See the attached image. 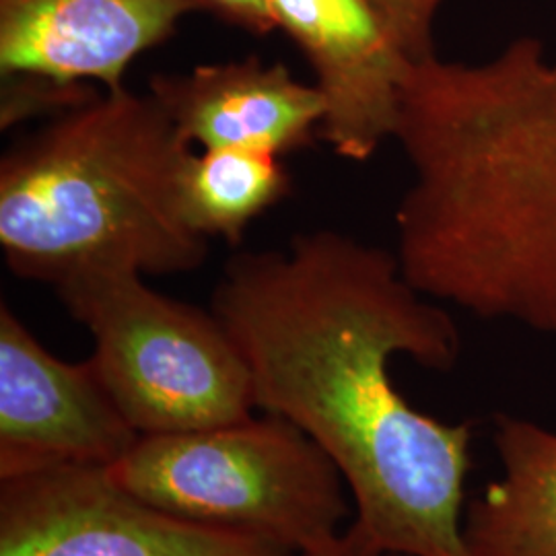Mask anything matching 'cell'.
Instances as JSON below:
<instances>
[{
  "mask_svg": "<svg viewBox=\"0 0 556 556\" xmlns=\"http://www.w3.org/2000/svg\"><path fill=\"white\" fill-rule=\"evenodd\" d=\"M309 556H353L349 555L344 548H340V551H337V553H328V555H309Z\"/></svg>",
  "mask_w": 556,
  "mask_h": 556,
  "instance_id": "obj_15",
  "label": "cell"
},
{
  "mask_svg": "<svg viewBox=\"0 0 556 556\" xmlns=\"http://www.w3.org/2000/svg\"><path fill=\"white\" fill-rule=\"evenodd\" d=\"M275 27L316 75L318 137L338 157L365 163L396 137L400 87L410 60L367 0H268Z\"/></svg>",
  "mask_w": 556,
  "mask_h": 556,
  "instance_id": "obj_7",
  "label": "cell"
},
{
  "mask_svg": "<svg viewBox=\"0 0 556 556\" xmlns=\"http://www.w3.org/2000/svg\"><path fill=\"white\" fill-rule=\"evenodd\" d=\"M197 11L202 0H0V73L119 89Z\"/></svg>",
  "mask_w": 556,
  "mask_h": 556,
  "instance_id": "obj_8",
  "label": "cell"
},
{
  "mask_svg": "<svg viewBox=\"0 0 556 556\" xmlns=\"http://www.w3.org/2000/svg\"><path fill=\"white\" fill-rule=\"evenodd\" d=\"M202 4L220 20L254 36H268L277 29L268 0H202Z\"/></svg>",
  "mask_w": 556,
  "mask_h": 556,
  "instance_id": "obj_14",
  "label": "cell"
},
{
  "mask_svg": "<svg viewBox=\"0 0 556 556\" xmlns=\"http://www.w3.org/2000/svg\"><path fill=\"white\" fill-rule=\"evenodd\" d=\"M139 438L91 358L52 355L0 305V478L112 468Z\"/></svg>",
  "mask_w": 556,
  "mask_h": 556,
  "instance_id": "obj_6",
  "label": "cell"
},
{
  "mask_svg": "<svg viewBox=\"0 0 556 556\" xmlns=\"http://www.w3.org/2000/svg\"><path fill=\"white\" fill-rule=\"evenodd\" d=\"M0 556H295L277 544L169 516L110 468L0 478Z\"/></svg>",
  "mask_w": 556,
  "mask_h": 556,
  "instance_id": "obj_5",
  "label": "cell"
},
{
  "mask_svg": "<svg viewBox=\"0 0 556 556\" xmlns=\"http://www.w3.org/2000/svg\"><path fill=\"white\" fill-rule=\"evenodd\" d=\"M149 93L202 149H254L285 155L318 137L324 105L318 89L258 56L202 64L188 73H157Z\"/></svg>",
  "mask_w": 556,
  "mask_h": 556,
  "instance_id": "obj_9",
  "label": "cell"
},
{
  "mask_svg": "<svg viewBox=\"0 0 556 556\" xmlns=\"http://www.w3.org/2000/svg\"><path fill=\"white\" fill-rule=\"evenodd\" d=\"M280 155L254 149H202L184 172V206L204 238L239 245L252 220L291 194Z\"/></svg>",
  "mask_w": 556,
  "mask_h": 556,
  "instance_id": "obj_11",
  "label": "cell"
},
{
  "mask_svg": "<svg viewBox=\"0 0 556 556\" xmlns=\"http://www.w3.org/2000/svg\"><path fill=\"white\" fill-rule=\"evenodd\" d=\"M501 478L464 516L475 556H556V433L528 418L497 415Z\"/></svg>",
  "mask_w": 556,
  "mask_h": 556,
  "instance_id": "obj_10",
  "label": "cell"
},
{
  "mask_svg": "<svg viewBox=\"0 0 556 556\" xmlns=\"http://www.w3.org/2000/svg\"><path fill=\"white\" fill-rule=\"evenodd\" d=\"M54 291L93 337L89 358L139 435L254 417L250 369L213 309L161 295L126 268L80 270Z\"/></svg>",
  "mask_w": 556,
  "mask_h": 556,
  "instance_id": "obj_4",
  "label": "cell"
},
{
  "mask_svg": "<svg viewBox=\"0 0 556 556\" xmlns=\"http://www.w3.org/2000/svg\"><path fill=\"white\" fill-rule=\"evenodd\" d=\"M213 314L245 361L256 408L298 425L353 498V556H475L464 540L472 425L400 394L390 361L452 371L454 318L402 275L396 252L319 229L225 264Z\"/></svg>",
  "mask_w": 556,
  "mask_h": 556,
  "instance_id": "obj_1",
  "label": "cell"
},
{
  "mask_svg": "<svg viewBox=\"0 0 556 556\" xmlns=\"http://www.w3.org/2000/svg\"><path fill=\"white\" fill-rule=\"evenodd\" d=\"M98 89L91 83H60L38 75H2L0 128L7 130L40 114L59 116L91 100Z\"/></svg>",
  "mask_w": 556,
  "mask_h": 556,
  "instance_id": "obj_12",
  "label": "cell"
},
{
  "mask_svg": "<svg viewBox=\"0 0 556 556\" xmlns=\"http://www.w3.org/2000/svg\"><path fill=\"white\" fill-rule=\"evenodd\" d=\"M445 0H367L410 62L435 56L433 23Z\"/></svg>",
  "mask_w": 556,
  "mask_h": 556,
  "instance_id": "obj_13",
  "label": "cell"
},
{
  "mask_svg": "<svg viewBox=\"0 0 556 556\" xmlns=\"http://www.w3.org/2000/svg\"><path fill=\"white\" fill-rule=\"evenodd\" d=\"M192 144L149 91L101 89L0 161V248L13 275L59 285L80 270L192 273L208 238L184 206Z\"/></svg>",
  "mask_w": 556,
  "mask_h": 556,
  "instance_id": "obj_2",
  "label": "cell"
},
{
  "mask_svg": "<svg viewBox=\"0 0 556 556\" xmlns=\"http://www.w3.org/2000/svg\"><path fill=\"white\" fill-rule=\"evenodd\" d=\"M110 472L169 516L295 556L340 551L353 511L332 457L298 425L268 413L204 431L140 435Z\"/></svg>",
  "mask_w": 556,
  "mask_h": 556,
  "instance_id": "obj_3",
  "label": "cell"
}]
</instances>
